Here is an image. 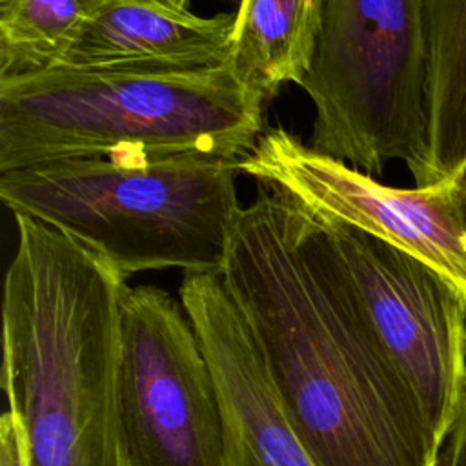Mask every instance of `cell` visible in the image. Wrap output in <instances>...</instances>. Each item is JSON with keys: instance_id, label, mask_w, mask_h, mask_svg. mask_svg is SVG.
Wrapping results in <instances>:
<instances>
[{"instance_id": "1", "label": "cell", "mask_w": 466, "mask_h": 466, "mask_svg": "<svg viewBox=\"0 0 466 466\" xmlns=\"http://www.w3.org/2000/svg\"><path fill=\"white\" fill-rule=\"evenodd\" d=\"M319 235L315 213L257 182L220 269L297 433L317 466H439L411 395L329 291Z\"/></svg>"}, {"instance_id": "2", "label": "cell", "mask_w": 466, "mask_h": 466, "mask_svg": "<svg viewBox=\"0 0 466 466\" xmlns=\"http://www.w3.org/2000/svg\"><path fill=\"white\" fill-rule=\"evenodd\" d=\"M15 218L2 388L24 466H129L118 406L127 277L75 237Z\"/></svg>"}, {"instance_id": "3", "label": "cell", "mask_w": 466, "mask_h": 466, "mask_svg": "<svg viewBox=\"0 0 466 466\" xmlns=\"http://www.w3.org/2000/svg\"><path fill=\"white\" fill-rule=\"evenodd\" d=\"M264 106L228 64L184 71L56 67L5 78L0 173L76 158L242 160L264 133Z\"/></svg>"}, {"instance_id": "4", "label": "cell", "mask_w": 466, "mask_h": 466, "mask_svg": "<svg viewBox=\"0 0 466 466\" xmlns=\"http://www.w3.org/2000/svg\"><path fill=\"white\" fill-rule=\"evenodd\" d=\"M240 158L182 155L118 164L58 160L0 173L13 215L42 220L107 258L122 275L220 271L240 211Z\"/></svg>"}, {"instance_id": "5", "label": "cell", "mask_w": 466, "mask_h": 466, "mask_svg": "<svg viewBox=\"0 0 466 466\" xmlns=\"http://www.w3.org/2000/svg\"><path fill=\"white\" fill-rule=\"evenodd\" d=\"M311 147L368 175L402 160L428 184L426 38L420 0H324L311 69Z\"/></svg>"}, {"instance_id": "6", "label": "cell", "mask_w": 466, "mask_h": 466, "mask_svg": "<svg viewBox=\"0 0 466 466\" xmlns=\"http://www.w3.org/2000/svg\"><path fill=\"white\" fill-rule=\"evenodd\" d=\"M317 218L329 291L364 344L411 395L442 448L466 391L462 299L404 249L353 226Z\"/></svg>"}, {"instance_id": "7", "label": "cell", "mask_w": 466, "mask_h": 466, "mask_svg": "<svg viewBox=\"0 0 466 466\" xmlns=\"http://www.w3.org/2000/svg\"><path fill=\"white\" fill-rule=\"evenodd\" d=\"M118 406L129 466H224L213 370L184 306L155 286L122 299Z\"/></svg>"}, {"instance_id": "8", "label": "cell", "mask_w": 466, "mask_h": 466, "mask_svg": "<svg viewBox=\"0 0 466 466\" xmlns=\"http://www.w3.org/2000/svg\"><path fill=\"white\" fill-rule=\"evenodd\" d=\"M240 171L275 186L315 215L353 226L417 257L459 293L466 306V226L448 180L391 187L319 153L284 127L260 135Z\"/></svg>"}, {"instance_id": "9", "label": "cell", "mask_w": 466, "mask_h": 466, "mask_svg": "<svg viewBox=\"0 0 466 466\" xmlns=\"http://www.w3.org/2000/svg\"><path fill=\"white\" fill-rule=\"evenodd\" d=\"M180 304L217 382L224 466H317L220 271H186Z\"/></svg>"}, {"instance_id": "10", "label": "cell", "mask_w": 466, "mask_h": 466, "mask_svg": "<svg viewBox=\"0 0 466 466\" xmlns=\"http://www.w3.org/2000/svg\"><path fill=\"white\" fill-rule=\"evenodd\" d=\"M233 16H198L155 0H93L64 67H220L229 56Z\"/></svg>"}, {"instance_id": "11", "label": "cell", "mask_w": 466, "mask_h": 466, "mask_svg": "<svg viewBox=\"0 0 466 466\" xmlns=\"http://www.w3.org/2000/svg\"><path fill=\"white\" fill-rule=\"evenodd\" d=\"M324 0H240L228 67L266 104L286 84H302L322 27Z\"/></svg>"}, {"instance_id": "12", "label": "cell", "mask_w": 466, "mask_h": 466, "mask_svg": "<svg viewBox=\"0 0 466 466\" xmlns=\"http://www.w3.org/2000/svg\"><path fill=\"white\" fill-rule=\"evenodd\" d=\"M426 38L428 184L466 160V0H420Z\"/></svg>"}, {"instance_id": "13", "label": "cell", "mask_w": 466, "mask_h": 466, "mask_svg": "<svg viewBox=\"0 0 466 466\" xmlns=\"http://www.w3.org/2000/svg\"><path fill=\"white\" fill-rule=\"evenodd\" d=\"M93 0H0V80L64 67Z\"/></svg>"}, {"instance_id": "14", "label": "cell", "mask_w": 466, "mask_h": 466, "mask_svg": "<svg viewBox=\"0 0 466 466\" xmlns=\"http://www.w3.org/2000/svg\"><path fill=\"white\" fill-rule=\"evenodd\" d=\"M439 466H466V391L439 455Z\"/></svg>"}, {"instance_id": "15", "label": "cell", "mask_w": 466, "mask_h": 466, "mask_svg": "<svg viewBox=\"0 0 466 466\" xmlns=\"http://www.w3.org/2000/svg\"><path fill=\"white\" fill-rule=\"evenodd\" d=\"M0 466H24L16 428L9 411L0 419Z\"/></svg>"}, {"instance_id": "16", "label": "cell", "mask_w": 466, "mask_h": 466, "mask_svg": "<svg viewBox=\"0 0 466 466\" xmlns=\"http://www.w3.org/2000/svg\"><path fill=\"white\" fill-rule=\"evenodd\" d=\"M451 197L455 200V206L459 209V215L466 226V160L464 164L455 171V175L448 180Z\"/></svg>"}, {"instance_id": "17", "label": "cell", "mask_w": 466, "mask_h": 466, "mask_svg": "<svg viewBox=\"0 0 466 466\" xmlns=\"http://www.w3.org/2000/svg\"><path fill=\"white\" fill-rule=\"evenodd\" d=\"M155 2L169 7H177V9H187V4H189V0H155Z\"/></svg>"}]
</instances>
